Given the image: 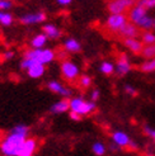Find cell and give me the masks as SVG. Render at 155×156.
I'll use <instances>...</instances> for the list:
<instances>
[{"label":"cell","mask_w":155,"mask_h":156,"mask_svg":"<svg viewBox=\"0 0 155 156\" xmlns=\"http://www.w3.org/2000/svg\"><path fill=\"white\" fill-rule=\"evenodd\" d=\"M154 29H155V18H154Z\"/></svg>","instance_id":"cell-38"},{"label":"cell","mask_w":155,"mask_h":156,"mask_svg":"<svg viewBox=\"0 0 155 156\" xmlns=\"http://www.w3.org/2000/svg\"><path fill=\"white\" fill-rule=\"evenodd\" d=\"M125 91L127 93L128 95H136V89L134 87H131V85H125Z\"/></svg>","instance_id":"cell-32"},{"label":"cell","mask_w":155,"mask_h":156,"mask_svg":"<svg viewBox=\"0 0 155 156\" xmlns=\"http://www.w3.org/2000/svg\"><path fill=\"white\" fill-rule=\"evenodd\" d=\"M47 88H49L50 91L55 93V94H59V95L64 97V98H69V97L71 95V90L65 88L64 85L60 84L59 81H50L47 84Z\"/></svg>","instance_id":"cell-14"},{"label":"cell","mask_w":155,"mask_h":156,"mask_svg":"<svg viewBox=\"0 0 155 156\" xmlns=\"http://www.w3.org/2000/svg\"><path fill=\"white\" fill-rule=\"evenodd\" d=\"M128 22V15L126 13L123 14H111L106 20V27L111 30V32L117 33V30L123 27Z\"/></svg>","instance_id":"cell-5"},{"label":"cell","mask_w":155,"mask_h":156,"mask_svg":"<svg viewBox=\"0 0 155 156\" xmlns=\"http://www.w3.org/2000/svg\"><path fill=\"white\" fill-rule=\"evenodd\" d=\"M136 4L142 6V8H145L146 10H149V9L155 8V0H137Z\"/></svg>","instance_id":"cell-28"},{"label":"cell","mask_w":155,"mask_h":156,"mask_svg":"<svg viewBox=\"0 0 155 156\" xmlns=\"http://www.w3.org/2000/svg\"><path fill=\"white\" fill-rule=\"evenodd\" d=\"M99 97H100V93H99V90L98 89H94L92 91V95H90V98H92V102H97V100L99 99Z\"/></svg>","instance_id":"cell-33"},{"label":"cell","mask_w":155,"mask_h":156,"mask_svg":"<svg viewBox=\"0 0 155 156\" xmlns=\"http://www.w3.org/2000/svg\"><path fill=\"white\" fill-rule=\"evenodd\" d=\"M57 57L61 60H67V51H60L59 53H57Z\"/></svg>","instance_id":"cell-36"},{"label":"cell","mask_w":155,"mask_h":156,"mask_svg":"<svg viewBox=\"0 0 155 156\" xmlns=\"http://www.w3.org/2000/svg\"><path fill=\"white\" fill-rule=\"evenodd\" d=\"M67 111H70V100L69 99H61L59 102H56L55 104H52L50 108V112L53 114H61L65 113Z\"/></svg>","instance_id":"cell-15"},{"label":"cell","mask_w":155,"mask_h":156,"mask_svg":"<svg viewBox=\"0 0 155 156\" xmlns=\"http://www.w3.org/2000/svg\"><path fill=\"white\" fill-rule=\"evenodd\" d=\"M116 34H117L121 40H123V38H139V37H141L140 28L130 20L123 27H121Z\"/></svg>","instance_id":"cell-7"},{"label":"cell","mask_w":155,"mask_h":156,"mask_svg":"<svg viewBox=\"0 0 155 156\" xmlns=\"http://www.w3.org/2000/svg\"><path fill=\"white\" fill-rule=\"evenodd\" d=\"M92 151L96 156H104L107 149H106V146L102 142H94L92 145Z\"/></svg>","instance_id":"cell-23"},{"label":"cell","mask_w":155,"mask_h":156,"mask_svg":"<svg viewBox=\"0 0 155 156\" xmlns=\"http://www.w3.org/2000/svg\"><path fill=\"white\" fill-rule=\"evenodd\" d=\"M127 15H128V20L132 22L134 24L137 26V23L140 22L145 17V15H148V10H146L145 8H142V6L136 4L134 8H131V9H130Z\"/></svg>","instance_id":"cell-12"},{"label":"cell","mask_w":155,"mask_h":156,"mask_svg":"<svg viewBox=\"0 0 155 156\" xmlns=\"http://www.w3.org/2000/svg\"><path fill=\"white\" fill-rule=\"evenodd\" d=\"M13 6L12 0H0V10H8Z\"/></svg>","instance_id":"cell-30"},{"label":"cell","mask_w":155,"mask_h":156,"mask_svg":"<svg viewBox=\"0 0 155 156\" xmlns=\"http://www.w3.org/2000/svg\"><path fill=\"white\" fill-rule=\"evenodd\" d=\"M122 43L126 48H128L135 55H141V52L144 50V46H145L140 38H123Z\"/></svg>","instance_id":"cell-10"},{"label":"cell","mask_w":155,"mask_h":156,"mask_svg":"<svg viewBox=\"0 0 155 156\" xmlns=\"http://www.w3.org/2000/svg\"><path fill=\"white\" fill-rule=\"evenodd\" d=\"M10 132L27 137V136H28V133H29V127H28V126H26V124H18V126L13 127V129H12Z\"/></svg>","instance_id":"cell-26"},{"label":"cell","mask_w":155,"mask_h":156,"mask_svg":"<svg viewBox=\"0 0 155 156\" xmlns=\"http://www.w3.org/2000/svg\"><path fill=\"white\" fill-rule=\"evenodd\" d=\"M2 13H3V12H0V18H2Z\"/></svg>","instance_id":"cell-39"},{"label":"cell","mask_w":155,"mask_h":156,"mask_svg":"<svg viewBox=\"0 0 155 156\" xmlns=\"http://www.w3.org/2000/svg\"><path fill=\"white\" fill-rule=\"evenodd\" d=\"M46 71V67L45 65L42 64H34L32 67H29L27 70V73H28V76L29 77H32V79H38V77H41Z\"/></svg>","instance_id":"cell-18"},{"label":"cell","mask_w":155,"mask_h":156,"mask_svg":"<svg viewBox=\"0 0 155 156\" xmlns=\"http://www.w3.org/2000/svg\"><path fill=\"white\" fill-rule=\"evenodd\" d=\"M37 140L36 138H26L18 156H34L37 151Z\"/></svg>","instance_id":"cell-13"},{"label":"cell","mask_w":155,"mask_h":156,"mask_svg":"<svg viewBox=\"0 0 155 156\" xmlns=\"http://www.w3.org/2000/svg\"><path fill=\"white\" fill-rule=\"evenodd\" d=\"M13 57H14V52H12V51H8V52H5V53L3 55V58H4L5 61L12 60Z\"/></svg>","instance_id":"cell-35"},{"label":"cell","mask_w":155,"mask_h":156,"mask_svg":"<svg viewBox=\"0 0 155 156\" xmlns=\"http://www.w3.org/2000/svg\"><path fill=\"white\" fill-rule=\"evenodd\" d=\"M0 23H2L3 26L8 27L10 26L13 23V15L10 13H6V12H3L2 13V18H0Z\"/></svg>","instance_id":"cell-27"},{"label":"cell","mask_w":155,"mask_h":156,"mask_svg":"<svg viewBox=\"0 0 155 156\" xmlns=\"http://www.w3.org/2000/svg\"><path fill=\"white\" fill-rule=\"evenodd\" d=\"M131 71V64L130 60L127 57V55L122 53L120 58L117 60V64L114 66V73L117 74L118 76H125Z\"/></svg>","instance_id":"cell-9"},{"label":"cell","mask_w":155,"mask_h":156,"mask_svg":"<svg viewBox=\"0 0 155 156\" xmlns=\"http://www.w3.org/2000/svg\"><path fill=\"white\" fill-rule=\"evenodd\" d=\"M47 19L46 14L43 12H40V13H33V14H26L23 17L19 18V22L22 24H37V23H42Z\"/></svg>","instance_id":"cell-11"},{"label":"cell","mask_w":155,"mask_h":156,"mask_svg":"<svg viewBox=\"0 0 155 156\" xmlns=\"http://www.w3.org/2000/svg\"><path fill=\"white\" fill-rule=\"evenodd\" d=\"M99 70H100V73H103L104 75H111L114 73V66H113V64H111V62L103 61L99 66Z\"/></svg>","instance_id":"cell-24"},{"label":"cell","mask_w":155,"mask_h":156,"mask_svg":"<svg viewBox=\"0 0 155 156\" xmlns=\"http://www.w3.org/2000/svg\"><path fill=\"white\" fill-rule=\"evenodd\" d=\"M141 73H153L155 71V58H150L148 61H144L140 65Z\"/></svg>","instance_id":"cell-22"},{"label":"cell","mask_w":155,"mask_h":156,"mask_svg":"<svg viewBox=\"0 0 155 156\" xmlns=\"http://www.w3.org/2000/svg\"><path fill=\"white\" fill-rule=\"evenodd\" d=\"M112 141L113 144H116L118 147H131V149H136V144L131 141L130 136L126 132L122 131H114L112 133Z\"/></svg>","instance_id":"cell-8"},{"label":"cell","mask_w":155,"mask_h":156,"mask_svg":"<svg viewBox=\"0 0 155 156\" xmlns=\"http://www.w3.org/2000/svg\"><path fill=\"white\" fill-rule=\"evenodd\" d=\"M26 138L27 137L24 136L10 132L2 141V144H0V151H2L4 156H18Z\"/></svg>","instance_id":"cell-1"},{"label":"cell","mask_w":155,"mask_h":156,"mask_svg":"<svg viewBox=\"0 0 155 156\" xmlns=\"http://www.w3.org/2000/svg\"><path fill=\"white\" fill-rule=\"evenodd\" d=\"M137 3V0H110L107 3V10L110 14H123L130 10Z\"/></svg>","instance_id":"cell-4"},{"label":"cell","mask_w":155,"mask_h":156,"mask_svg":"<svg viewBox=\"0 0 155 156\" xmlns=\"http://www.w3.org/2000/svg\"><path fill=\"white\" fill-rule=\"evenodd\" d=\"M49 37L46 36L45 33H41V34H36L32 41H31V46H32L33 48H42L43 46L46 44V42H47Z\"/></svg>","instance_id":"cell-19"},{"label":"cell","mask_w":155,"mask_h":156,"mask_svg":"<svg viewBox=\"0 0 155 156\" xmlns=\"http://www.w3.org/2000/svg\"><path fill=\"white\" fill-rule=\"evenodd\" d=\"M69 117H70L73 121H76V122H79V121L81 119V115L78 114V113H75V112H73V111H70V113H69Z\"/></svg>","instance_id":"cell-34"},{"label":"cell","mask_w":155,"mask_h":156,"mask_svg":"<svg viewBox=\"0 0 155 156\" xmlns=\"http://www.w3.org/2000/svg\"><path fill=\"white\" fill-rule=\"evenodd\" d=\"M96 109V103L94 102H87L80 97H76V98H71L70 99V111L83 115H88L92 112H94Z\"/></svg>","instance_id":"cell-3"},{"label":"cell","mask_w":155,"mask_h":156,"mask_svg":"<svg viewBox=\"0 0 155 156\" xmlns=\"http://www.w3.org/2000/svg\"><path fill=\"white\" fill-rule=\"evenodd\" d=\"M64 48L69 53H78L81 50V44L79 43L78 40H75V38H67L64 42Z\"/></svg>","instance_id":"cell-16"},{"label":"cell","mask_w":155,"mask_h":156,"mask_svg":"<svg viewBox=\"0 0 155 156\" xmlns=\"http://www.w3.org/2000/svg\"><path fill=\"white\" fill-rule=\"evenodd\" d=\"M144 132H145L146 136H149L151 140H154V141H155V129L154 128H151L149 126H145L144 127Z\"/></svg>","instance_id":"cell-31"},{"label":"cell","mask_w":155,"mask_h":156,"mask_svg":"<svg viewBox=\"0 0 155 156\" xmlns=\"http://www.w3.org/2000/svg\"><path fill=\"white\" fill-rule=\"evenodd\" d=\"M55 52L50 48H33V50H27L23 55V58H33L38 64L47 65L55 58Z\"/></svg>","instance_id":"cell-2"},{"label":"cell","mask_w":155,"mask_h":156,"mask_svg":"<svg viewBox=\"0 0 155 156\" xmlns=\"http://www.w3.org/2000/svg\"><path fill=\"white\" fill-rule=\"evenodd\" d=\"M140 40L142 41V43L145 46L146 44H153V43H155V33L148 30V32H145V33H141Z\"/></svg>","instance_id":"cell-25"},{"label":"cell","mask_w":155,"mask_h":156,"mask_svg":"<svg viewBox=\"0 0 155 156\" xmlns=\"http://www.w3.org/2000/svg\"><path fill=\"white\" fill-rule=\"evenodd\" d=\"M141 56H142L144 58H146V60L155 58V43L144 46V50H142V52H141Z\"/></svg>","instance_id":"cell-21"},{"label":"cell","mask_w":155,"mask_h":156,"mask_svg":"<svg viewBox=\"0 0 155 156\" xmlns=\"http://www.w3.org/2000/svg\"><path fill=\"white\" fill-rule=\"evenodd\" d=\"M73 2V0H57V3L60 4V5H63V6H65V5H69Z\"/></svg>","instance_id":"cell-37"},{"label":"cell","mask_w":155,"mask_h":156,"mask_svg":"<svg viewBox=\"0 0 155 156\" xmlns=\"http://www.w3.org/2000/svg\"><path fill=\"white\" fill-rule=\"evenodd\" d=\"M42 30L49 38H51V40H57V38L61 37V30L53 24H45L42 27Z\"/></svg>","instance_id":"cell-17"},{"label":"cell","mask_w":155,"mask_h":156,"mask_svg":"<svg viewBox=\"0 0 155 156\" xmlns=\"http://www.w3.org/2000/svg\"><path fill=\"white\" fill-rule=\"evenodd\" d=\"M79 84H80V87L84 88V89H87L89 88L90 85H92V77L88 76V75H83L80 76V79H79Z\"/></svg>","instance_id":"cell-29"},{"label":"cell","mask_w":155,"mask_h":156,"mask_svg":"<svg viewBox=\"0 0 155 156\" xmlns=\"http://www.w3.org/2000/svg\"><path fill=\"white\" fill-rule=\"evenodd\" d=\"M80 70L74 62L65 60L64 62H61V74H63L64 79L67 81H74L78 76H79Z\"/></svg>","instance_id":"cell-6"},{"label":"cell","mask_w":155,"mask_h":156,"mask_svg":"<svg viewBox=\"0 0 155 156\" xmlns=\"http://www.w3.org/2000/svg\"><path fill=\"white\" fill-rule=\"evenodd\" d=\"M137 27L144 30H150L154 28V18L149 17V15H145V17L137 23Z\"/></svg>","instance_id":"cell-20"}]
</instances>
